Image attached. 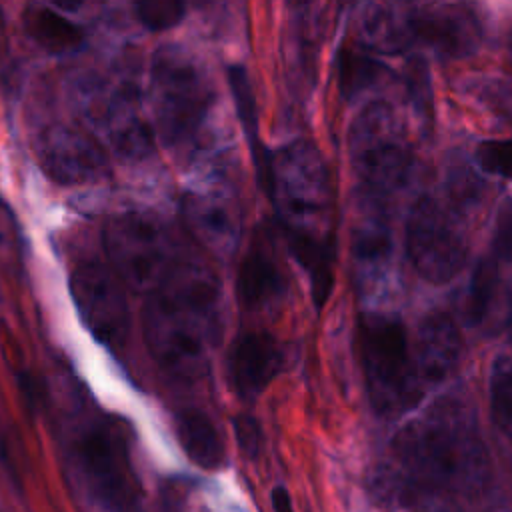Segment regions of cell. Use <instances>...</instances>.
<instances>
[{
	"instance_id": "9c48e42d",
	"label": "cell",
	"mask_w": 512,
	"mask_h": 512,
	"mask_svg": "<svg viewBox=\"0 0 512 512\" xmlns=\"http://www.w3.org/2000/svg\"><path fill=\"white\" fill-rule=\"evenodd\" d=\"M406 252L424 280L444 284L464 268L468 248L446 208L432 196H420L406 220Z\"/></svg>"
},
{
	"instance_id": "d6a6232c",
	"label": "cell",
	"mask_w": 512,
	"mask_h": 512,
	"mask_svg": "<svg viewBox=\"0 0 512 512\" xmlns=\"http://www.w3.org/2000/svg\"><path fill=\"white\" fill-rule=\"evenodd\" d=\"M4 18H2V8H0V56H2V50H4Z\"/></svg>"
},
{
	"instance_id": "4dcf8cb0",
	"label": "cell",
	"mask_w": 512,
	"mask_h": 512,
	"mask_svg": "<svg viewBox=\"0 0 512 512\" xmlns=\"http://www.w3.org/2000/svg\"><path fill=\"white\" fill-rule=\"evenodd\" d=\"M16 380H18L20 396L24 398L28 410L32 414L42 412V408L46 406V386H44V382L34 372H28V370L18 372Z\"/></svg>"
},
{
	"instance_id": "2e32d148",
	"label": "cell",
	"mask_w": 512,
	"mask_h": 512,
	"mask_svg": "<svg viewBox=\"0 0 512 512\" xmlns=\"http://www.w3.org/2000/svg\"><path fill=\"white\" fill-rule=\"evenodd\" d=\"M286 290L284 272L270 250L254 240L250 250L240 262L236 276V292L244 308L260 310L282 298Z\"/></svg>"
},
{
	"instance_id": "7402d4cb",
	"label": "cell",
	"mask_w": 512,
	"mask_h": 512,
	"mask_svg": "<svg viewBox=\"0 0 512 512\" xmlns=\"http://www.w3.org/2000/svg\"><path fill=\"white\" fill-rule=\"evenodd\" d=\"M392 232L384 218L372 216L356 224L352 236V256L362 282L376 280L390 264Z\"/></svg>"
},
{
	"instance_id": "484cf974",
	"label": "cell",
	"mask_w": 512,
	"mask_h": 512,
	"mask_svg": "<svg viewBox=\"0 0 512 512\" xmlns=\"http://www.w3.org/2000/svg\"><path fill=\"white\" fill-rule=\"evenodd\" d=\"M406 92L410 98V104L414 106L416 114L424 120L432 116V88H430V74L426 60L420 56H412L406 64V76H404Z\"/></svg>"
},
{
	"instance_id": "7a4b0ae2",
	"label": "cell",
	"mask_w": 512,
	"mask_h": 512,
	"mask_svg": "<svg viewBox=\"0 0 512 512\" xmlns=\"http://www.w3.org/2000/svg\"><path fill=\"white\" fill-rule=\"evenodd\" d=\"M220 292L196 264H176L146 296L144 338L154 360L176 376H196L220 332Z\"/></svg>"
},
{
	"instance_id": "44dd1931",
	"label": "cell",
	"mask_w": 512,
	"mask_h": 512,
	"mask_svg": "<svg viewBox=\"0 0 512 512\" xmlns=\"http://www.w3.org/2000/svg\"><path fill=\"white\" fill-rule=\"evenodd\" d=\"M24 26L30 38L52 54H70L84 44V30L76 22L42 4L26 8Z\"/></svg>"
},
{
	"instance_id": "d4e9b609",
	"label": "cell",
	"mask_w": 512,
	"mask_h": 512,
	"mask_svg": "<svg viewBox=\"0 0 512 512\" xmlns=\"http://www.w3.org/2000/svg\"><path fill=\"white\" fill-rule=\"evenodd\" d=\"M488 394L492 422L512 442V358L498 356L492 362Z\"/></svg>"
},
{
	"instance_id": "ba28073f",
	"label": "cell",
	"mask_w": 512,
	"mask_h": 512,
	"mask_svg": "<svg viewBox=\"0 0 512 512\" xmlns=\"http://www.w3.org/2000/svg\"><path fill=\"white\" fill-rule=\"evenodd\" d=\"M112 272L134 292L152 294L178 264L166 228L144 214H122L104 228Z\"/></svg>"
},
{
	"instance_id": "cb8c5ba5",
	"label": "cell",
	"mask_w": 512,
	"mask_h": 512,
	"mask_svg": "<svg viewBox=\"0 0 512 512\" xmlns=\"http://www.w3.org/2000/svg\"><path fill=\"white\" fill-rule=\"evenodd\" d=\"M498 288V266L494 258H482L470 276L464 296V318L470 326L484 322Z\"/></svg>"
},
{
	"instance_id": "836d02e7",
	"label": "cell",
	"mask_w": 512,
	"mask_h": 512,
	"mask_svg": "<svg viewBox=\"0 0 512 512\" xmlns=\"http://www.w3.org/2000/svg\"><path fill=\"white\" fill-rule=\"evenodd\" d=\"M510 322H512V320H510Z\"/></svg>"
},
{
	"instance_id": "30bf717a",
	"label": "cell",
	"mask_w": 512,
	"mask_h": 512,
	"mask_svg": "<svg viewBox=\"0 0 512 512\" xmlns=\"http://www.w3.org/2000/svg\"><path fill=\"white\" fill-rule=\"evenodd\" d=\"M390 38L394 52L422 44L438 56L462 58L478 48L480 26L470 10L456 4L414 6L404 14L390 6Z\"/></svg>"
},
{
	"instance_id": "ac0fdd59",
	"label": "cell",
	"mask_w": 512,
	"mask_h": 512,
	"mask_svg": "<svg viewBox=\"0 0 512 512\" xmlns=\"http://www.w3.org/2000/svg\"><path fill=\"white\" fill-rule=\"evenodd\" d=\"M228 84H230V92H232V100H234L238 120L242 124L246 140H248V148H250V156H252V162H254L258 184L270 196L272 154L268 152V148L258 138L256 98H254V90H252V84H250V78H248V72L244 70V66H238V64L228 66Z\"/></svg>"
},
{
	"instance_id": "277c9868",
	"label": "cell",
	"mask_w": 512,
	"mask_h": 512,
	"mask_svg": "<svg viewBox=\"0 0 512 512\" xmlns=\"http://www.w3.org/2000/svg\"><path fill=\"white\" fill-rule=\"evenodd\" d=\"M68 472L84 500L100 512H128L136 502V476L128 446L110 418L80 422L66 446Z\"/></svg>"
},
{
	"instance_id": "f546056e",
	"label": "cell",
	"mask_w": 512,
	"mask_h": 512,
	"mask_svg": "<svg viewBox=\"0 0 512 512\" xmlns=\"http://www.w3.org/2000/svg\"><path fill=\"white\" fill-rule=\"evenodd\" d=\"M494 254L512 262V200H506L498 210L494 230Z\"/></svg>"
},
{
	"instance_id": "52a82bcc",
	"label": "cell",
	"mask_w": 512,
	"mask_h": 512,
	"mask_svg": "<svg viewBox=\"0 0 512 512\" xmlns=\"http://www.w3.org/2000/svg\"><path fill=\"white\" fill-rule=\"evenodd\" d=\"M350 158L364 192L386 196L406 184L412 150L386 102H370L350 126Z\"/></svg>"
},
{
	"instance_id": "1f68e13d",
	"label": "cell",
	"mask_w": 512,
	"mask_h": 512,
	"mask_svg": "<svg viewBox=\"0 0 512 512\" xmlns=\"http://www.w3.org/2000/svg\"><path fill=\"white\" fill-rule=\"evenodd\" d=\"M272 510L274 512H294V506H292V498L288 494V490L284 486H276L272 490Z\"/></svg>"
},
{
	"instance_id": "8992f818",
	"label": "cell",
	"mask_w": 512,
	"mask_h": 512,
	"mask_svg": "<svg viewBox=\"0 0 512 512\" xmlns=\"http://www.w3.org/2000/svg\"><path fill=\"white\" fill-rule=\"evenodd\" d=\"M280 214L284 230L330 236L318 222L330 208L328 172L318 150L296 140L272 154V188L268 196Z\"/></svg>"
},
{
	"instance_id": "6da1fadb",
	"label": "cell",
	"mask_w": 512,
	"mask_h": 512,
	"mask_svg": "<svg viewBox=\"0 0 512 512\" xmlns=\"http://www.w3.org/2000/svg\"><path fill=\"white\" fill-rule=\"evenodd\" d=\"M390 456V478L404 496L472 494L488 476V454L472 416L448 398L406 424Z\"/></svg>"
},
{
	"instance_id": "d6986e66",
	"label": "cell",
	"mask_w": 512,
	"mask_h": 512,
	"mask_svg": "<svg viewBox=\"0 0 512 512\" xmlns=\"http://www.w3.org/2000/svg\"><path fill=\"white\" fill-rule=\"evenodd\" d=\"M288 248L310 278V294L316 308H322L334 286V238L284 230Z\"/></svg>"
},
{
	"instance_id": "3957f363",
	"label": "cell",
	"mask_w": 512,
	"mask_h": 512,
	"mask_svg": "<svg viewBox=\"0 0 512 512\" xmlns=\"http://www.w3.org/2000/svg\"><path fill=\"white\" fill-rule=\"evenodd\" d=\"M358 350L368 396L384 418L412 410L426 388L418 378L406 326L390 314H362L358 320Z\"/></svg>"
},
{
	"instance_id": "7c38bea8",
	"label": "cell",
	"mask_w": 512,
	"mask_h": 512,
	"mask_svg": "<svg viewBox=\"0 0 512 512\" xmlns=\"http://www.w3.org/2000/svg\"><path fill=\"white\" fill-rule=\"evenodd\" d=\"M38 158L60 184H86L108 174L104 148L80 128L56 124L42 130L36 140Z\"/></svg>"
},
{
	"instance_id": "8fae6325",
	"label": "cell",
	"mask_w": 512,
	"mask_h": 512,
	"mask_svg": "<svg viewBox=\"0 0 512 512\" xmlns=\"http://www.w3.org/2000/svg\"><path fill=\"white\" fill-rule=\"evenodd\" d=\"M70 294L90 334L108 348H122L130 312L120 278L100 262H82L70 274Z\"/></svg>"
},
{
	"instance_id": "4fadbf2b",
	"label": "cell",
	"mask_w": 512,
	"mask_h": 512,
	"mask_svg": "<svg viewBox=\"0 0 512 512\" xmlns=\"http://www.w3.org/2000/svg\"><path fill=\"white\" fill-rule=\"evenodd\" d=\"M226 364L234 392L252 400L282 372L284 350L268 332H244L234 340Z\"/></svg>"
},
{
	"instance_id": "4316f807",
	"label": "cell",
	"mask_w": 512,
	"mask_h": 512,
	"mask_svg": "<svg viewBox=\"0 0 512 512\" xmlns=\"http://www.w3.org/2000/svg\"><path fill=\"white\" fill-rule=\"evenodd\" d=\"M186 6L176 0H146L134 4L136 18L154 32L174 28L184 18Z\"/></svg>"
},
{
	"instance_id": "9a60e30c",
	"label": "cell",
	"mask_w": 512,
	"mask_h": 512,
	"mask_svg": "<svg viewBox=\"0 0 512 512\" xmlns=\"http://www.w3.org/2000/svg\"><path fill=\"white\" fill-rule=\"evenodd\" d=\"M462 352L456 322L446 312H434L420 322L416 336V372L420 382L434 386L444 382L458 366Z\"/></svg>"
},
{
	"instance_id": "5b68a950",
	"label": "cell",
	"mask_w": 512,
	"mask_h": 512,
	"mask_svg": "<svg viewBox=\"0 0 512 512\" xmlns=\"http://www.w3.org/2000/svg\"><path fill=\"white\" fill-rule=\"evenodd\" d=\"M212 102L202 66L182 46H160L150 64V104L154 132L166 146L190 142Z\"/></svg>"
},
{
	"instance_id": "603a6c76",
	"label": "cell",
	"mask_w": 512,
	"mask_h": 512,
	"mask_svg": "<svg viewBox=\"0 0 512 512\" xmlns=\"http://www.w3.org/2000/svg\"><path fill=\"white\" fill-rule=\"evenodd\" d=\"M386 74L388 68L374 56L350 46H342L338 54V82L346 100H352L364 90L376 86Z\"/></svg>"
},
{
	"instance_id": "ffe728a7",
	"label": "cell",
	"mask_w": 512,
	"mask_h": 512,
	"mask_svg": "<svg viewBox=\"0 0 512 512\" xmlns=\"http://www.w3.org/2000/svg\"><path fill=\"white\" fill-rule=\"evenodd\" d=\"M176 434L186 456L200 468L216 470L224 462V442L214 422L202 410H180L176 416Z\"/></svg>"
},
{
	"instance_id": "5bb4252c",
	"label": "cell",
	"mask_w": 512,
	"mask_h": 512,
	"mask_svg": "<svg viewBox=\"0 0 512 512\" xmlns=\"http://www.w3.org/2000/svg\"><path fill=\"white\" fill-rule=\"evenodd\" d=\"M96 122L112 150L122 158H142L154 146V130L146 122L138 92L130 84L112 88Z\"/></svg>"
},
{
	"instance_id": "83f0119b",
	"label": "cell",
	"mask_w": 512,
	"mask_h": 512,
	"mask_svg": "<svg viewBox=\"0 0 512 512\" xmlns=\"http://www.w3.org/2000/svg\"><path fill=\"white\" fill-rule=\"evenodd\" d=\"M476 162L484 172L512 180V140H482Z\"/></svg>"
},
{
	"instance_id": "f1b7e54d",
	"label": "cell",
	"mask_w": 512,
	"mask_h": 512,
	"mask_svg": "<svg viewBox=\"0 0 512 512\" xmlns=\"http://www.w3.org/2000/svg\"><path fill=\"white\" fill-rule=\"evenodd\" d=\"M232 428L242 454L252 460L258 458L262 450V428L258 420L250 414H238L232 418Z\"/></svg>"
},
{
	"instance_id": "e0dca14e",
	"label": "cell",
	"mask_w": 512,
	"mask_h": 512,
	"mask_svg": "<svg viewBox=\"0 0 512 512\" xmlns=\"http://www.w3.org/2000/svg\"><path fill=\"white\" fill-rule=\"evenodd\" d=\"M190 230L214 252H230L238 240V220L232 206L212 194L190 192L184 200Z\"/></svg>"
}]
</instances>
